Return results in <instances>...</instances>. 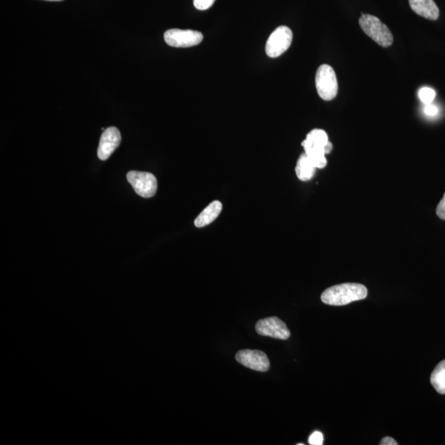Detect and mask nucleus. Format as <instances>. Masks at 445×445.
I'll return each instance as SVG.
<instances>
[{
	"label": "nucleus",
	"instance_id": "1",
	"mask_svg": "<svg viewBox=\"0 0 445 445\" xmlns=\"http://www.w3.org/2000/svg\"><path fill=\"white\" fill-rule=\"evenodd\" d=\"M368 295L367 288L357 283H345L330 287L321 295L324 304L332 306H343L355 301L362 300Z\"/></svg>",
	"mask_w": 445,
	"mask_h": 445
},
{
	"label": "nucleus",
	"instance_id": "2",
	"mask_svg": "<svg viewBox=\"0 0 445 445\" xmlns=\"http://www.w3.org/2000/svg\"><path fill=\"white\" fill-rule=\"evenodd\" d=\"M359 24L366 35L383 48H388L393 43V36L388 27L379 17L362 15Z\"/></svg>",
	"mask_w": 445,
	"mask_h": 445
},
{
	"label": "nucleus",
	"instance_id": "3",
	"mask_svg": "<svg viewBox=\"0 0 445 445\" xmlns=\"http://www.w3.org/2000/svg\"><path fill=\"white\" fill-rule=\"evenodd\" d=\"M315 83L318 94L322 99L331 101L337 95L338 83L335 71L328 64H322L318 69Z\"/></svg>",
	"mask_w": 445,
	"mask_h": 445
},
{
	"label": "nucleus",
	"instance_id": "4",
	"mask_svg": "<svg viewBox=\"0 0 445 445\" xmlns=\"http://www.w3.org/2000/svg\"><path fill=\"white\" fill-rule=\"evenodd\" d=\"M293 40V32L288 27L281 26L272 32L267 41L266 53L269 57H281L290 48Z\"/></svg>",
	"mask_w": 445,
	"mask_h": 445
},
{
	"label": "nucleus",
	"instance_id": "5",
	"mask_svg": "<svg viewBox=\"0 0 445 445\" xmlns=\"http://www.w3.org/2000/svg\"><path fill=\"white\" fill-rule=\"evenodd\" d=\"M127 180L139 196L150 198L157 192V179L150 173L131 171L127 174Z\"/></svg>",
	"mask_w": 445,
	"mask_h": 445
},
{
	"label": "nucleus",
	"instance_id": "6",
	"mask_svg": "<svg viewBox=\"0 0 445 445\" xmlns=\"http://www.w3.org/2000/svg\"><path fill=\"white\" fill-rule=\"evenodd\" d=\"M164 41L171 48H192L202 43L203 34L198 31L174 29L165 32Z\"/></svg>",
	"mask_w": 445,
	"mask_h": 445
},
{
	"label": "nucleus",
	"instance_id": "7",
	"mask_svg": "<svg viewBox=\"0 0 445 445\" xmlns=\"http://www.w3.org/2000/svg\"><path fill=\"white\" fill-rule=\"evenodd\" d=\"M256 331L259 335L280 340H287L290 337V332L286 324L276 317L260 320L256 325Z\"/></svg>",
	"mask_w": 445,
	"mask_h": 445
},
{
	"label": "nucleus",
	"instance_id": "8",
	"mask_svg": "<svg viewBox=\"0 0 445 445\" xmlns=\"http://www.w3.org/2000/svg\"><path fill=\"white\" fill-rule=\"evenodd\" d=\"M236 360L245 367L267 372L270 369V360L264 352L257 350H242L236 355Z\"/></svg>",
	"mask_w": 445,
	"mask_h": 445
},
{
	"label": "nucleus",
	"instance_id": "9",
	"mask_svg": "<svg viewBox=\"0 0 445 445\" xmlns=\"http://www.w3.org/2000/svg\"><path fill=\"white\" fill-rule=\"evenodd\" d=\"M120 142H122V136L118 128L109 127L104 129L100 139L99 150H97V156L99 160L103 161L108 160L117 150Z\"/></svg>",
	"mask_w": 445,
	"mask_h": 445
},
{
	"label": "nucleus",
	"instance_id": "10",
	"mask_svg": "<svg viewBox=\"0 0 445 445\" xmlns=\"http://www.w3.org/2000/svg\"><path fill=\"white\" fill-rule=\"evenodd\" d=\"M409 4L416 15L429 20H438L439 10L434 0H409Z\"/></svg>",
	"mask_w": 445,
	"mask_h": 445
},
{
	"label": "nucleus",
	"instance_id": "11",
	"mask_svg": "<svg viewBox=\"0 0 445 445\" xmlns=\"http://www.w3.org/2000/svg\"><path fill=\"white\" fill-rule=\"evenodd\" d=\"M222 204L219 201L213 202L198 216L195 220L197 228H203L217 219L222 211Z\"/></svg>",
	"mask_w": 445,
	"mask_h": 445
},
{
	"label": "nucleus",
	"instance_id": "12",
	"mask_svg": "<svg viewBox=\"0 0 445 445\" xmlns=\"http://www.w3.org/2000/svg\"><path fill=\"white\" fill-rule=\"evenodd\" d=\"M316 169L312 161L310 160L309 156L306 155L305 153L300 155L298 162H297L295 169L297 177H298L300 181H302V182H309V180L313 178Z\"/></svg>",
	"mask_w": 445,
	"mask_h": 445
},
{
	"label": "nucleus",
	"instance_id": "13",
	"mask_svg": "<svg viewBox=\"0 0 445 445\" xmlns=\"http://www.w3.org/2000/svg\"><path fill=\"white\" fill-rule=\"evenodd\" d=\"M430 383L439 393L445 394V360L442 361L431 374Z\"/></svg>",
	"mask_w": 445,
	"mask_h": 445
},
{
	"label": "nucleus",
	"instance_id": "14",
	"mask_svg": "<svg viewBox=\"0 0 445 445\" xmlns=\"http://www.w3.org/2000/svg\"><path fill=\"white\" fill-rule=\"evenodd\" d=\"M306 140L315 143V145L325 146L329 142L327 134L320 129H314L310 132L306 137Z\"/></svg>",
	"mask_w": 445,
	"mask_h": 445
},
{
	"label": "nucleus",
	"instance_id": "15",
	"mask_svg": "<svg viewBox=\"0 0 445 445\" xmlns=\"http://www.w3.org/2000/svg\"><path fill=\"white\" fill-rule=\"evenodd\" d=\"M419 97L425 105L430 104L435 99V91L430 87H423L419 91Z\"/></svg>",
	"mask_w": 445,
	"mask_h": 445
},
{
	"label": "nucleus",
	"instance_id": "16",
	"mask_svg": "<svg viewBox=\"0 0 445 445\" xmlns=\"http://www.w3.org/2000/svg\"><path fill=\"white\" fill-rule=\"evenodd\" d=\"M216 0H193L195 8L198 10H206L214 4Z\"/></svg>",
	"mask_w": 445,
	"mask_h": 445
},
{
	"label": "nucleus",
	"instance_id": "17",
	"mask_svg": "<svg viewBox=\"0 0 445 445\" xmlns=\"http://www.w3.org/2000/svg\"><path fill=\"white\" fill-rule=\"evenodd\" d=\"M323 435L319 431H315L309 438V443L311 445L323 444Z\"/></svg>",
	"mask_w": 445,
	"mask_h": 445
},
{
	"label": "nucleus",
	"instance_id": "18",
	"mask_svg": "<svg viewBox=\"0 0 445 445\" xmlns=\"http://www.w3.org/2000/svg\"><path fill=\"white\" fill-rule=\"evenodd\" d=\"M437 214L439 219L445 220V193L442 200L439 203L437 209Z\"/></svg>",
	"mask_w": 445,
	"mask_h": 445
},
{
	"label": "nucleus",
	"instance_id": "19",
	"mask_svg": "<svg viewBox=\"0 0 445 445\" xmlns=\"http://www.w3.org/2000/svg\"><path fill=\"white\" fill-rule=\"evenodd\" d=\"M425 113L430 117H434V115L438 113V108L437 106L433 104H426L425 106Z\"/></svg>",
	"mask_w": 445,
	"mask_h": 445
},
{
	"label": "nucleus",
	"instance_id": "20",
	"mask_svg": "<svg viewBox=\"0 0 445 445\" xmlns=\"http://www.w3.org/2000/svg\"><path fill=\"white\" fill-rule=\"evenodd\" d=\"M380 445H397L395 439L391 437H384L379 443Z\"/></svg>",
	"mask_w": 445,
	"mask_h": 445
},
{
	"label": "nucleus",
	"instance_id": "21",
	"mask_svg": "<svg viewBox=\"0 0 445 445\" xmlns=\"http://www.w3.org/2000/svg\"><path fill=\"white\" fill-rule=\"evenodd\" d=\"M332 143L329 141L327 145L325 146H324V151H325V154L328 155L330 154L331 151L332 150Z\"/></svg>",
	"mask_w": 445,
	"mask_h": 445
},
{
	"label": "nucleus",
	"instance_id": "22",
	"mask_svg": "<svg viewBox=\"0 0 445 445\" xmlns=\"http://www.w3.org/2000/svg\"><path fill=\"white\" fill-rule=\"evenodd\" d=\"M46 1H55V2H59V1H63V0H46Z\"/></svg>",
	"mask_w": 445,
	"mask_h": 445
}]
</instances>
